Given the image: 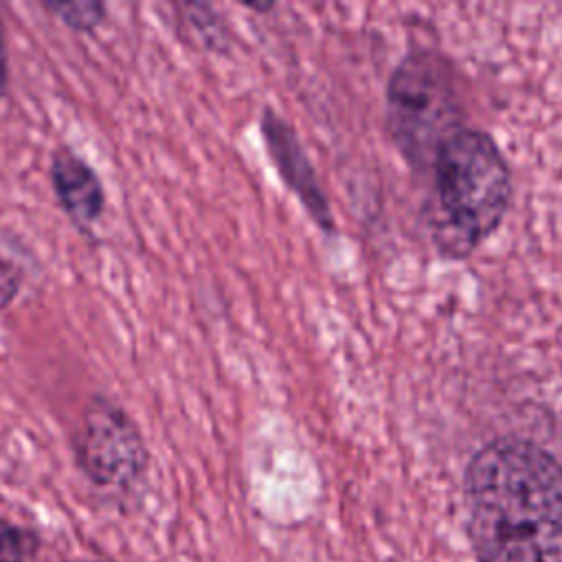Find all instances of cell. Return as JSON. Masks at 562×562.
<instances>
[{
  "instance_id": "1",
  "label": "cell",
  "mask_w": 562,
  "mask_h": 562,
  "mask_svg": "<svg viewBox=\"0 0 562 562\" xmlns=\"http://www.w3.org/2000/svg\"><path fill=\"white\" fill-rule=\"evenodd\" d=\"M479 562H562V463L525 439L483 446L465 470Z\"/></svg>"
},
{
  "instance_id": "2",
  "label": "cell",
  "mask_w": 562,
  "mask_h": 562,
  "mask_svg": "<svg viewBox=\"0 0 562 562\" xmlns=\"http://www.w3.org/2000/svg\"><path fill=\"white\" fill-rule=\"evenodd\" d=\"M430 167L448 248L463 255L501 224L512 200L509 167L492 136L470 127L443 140Z\"/></svg>"
},
{
  "instance_id": "3",
  "label": "cell",
  "mask_w": 562,
  "mask_h": 562,
  "mask_svg": "<svg viewBox=\"0 0 562 562\" xmlns=\"http://www.w3.org/2000/svg\"><path fill=\"white\" fill-rule=\"evenodd\" d=\"M389 123L406 160L424 169L437 149L463 127L457 79L446 57L432 50L406 55L389 81Z\"/></svg>"
},
{
  "instance_id": "4",
  "label": "cell",
  "mask_w": 562,
  "mask_h": 562,
  "mask_svg": "<svg viewBox=\"0 0 562 562\" xmlns=\"http://www.w3.org/2000/svg\"><path fill=\"white\" fill-rule=\"evenodd\" d=\"M75 452L86 476L101 487L132 485L149 459L136 422L105 395H94L86 404Z\"/></svg>"
},
{
  "instance_id": "5",
  "label": "cell",
  "mask_w": 562,
  "mask_h": 562,
  "mask_svg": "<svg viewBox=\"0 0 562 562\" xmlns=\"http://www.w3.org/2000/svg\"><path fill=\"white\" fill-rule=\"evenodd\" d=\"M261 132L266 138V147L272 156V162L277 165L285 184L299 195L312 220L323 231H331L334 217L329 211V202L318 184L316 171L312 169L294 130L272 110H266L261 119Z\"/></svg>"
},
{
  "instance_id": "6",
  "label": "cell",
  "mask_w": 562,
  "mask_h": 562,
  "mask_svg": "<svg viewBox=\"0 0 562 562\" xmlns=\"http://www.w3.org/2000/svg\"><path fill=\"white\" fill-rule=\"evenodd\" d=\"M50 184L66 217L81 233H90L105 209V189L94 167L77 151L61 147L50 158Z\"/></svg>"
},
{
  "instance_id": "7",
  "label": "cell",
  "mask_w": 562,
  "mask_h": 562,
  "mask_svg": "<svg viewBox=\"0 0 562 562\" xmlns=\"http://www.w3.org/2000/svg\"><path fill=\"white\" fill-rule=\"evenodd\" d=\"M44 9L77 33H90L108 18L103 2H46Z\"/></svg>"
},
{
  "instance_id": "8",
  "label": "cell",
  "mask_w": 562,
  "mask_h": 562,
  "mask_svg": "<svg viewBox=\"0 0 562 562\" xmlns=\"http://www.w3.org/2000/svg\"><path fill=\"white\" fill-rule=\"evenodd\" d=\"M33 551V536L0 516V562H26Z\"/></svg>"
},
{
  "instance_id": "9",
  "label": "cell",
  "mask_w": 562,
  "mask_h": 562,
  "mask_svg": "<svg viewBox=\"0 0 562 562\" xmlns=\"http://www.w3.org/2000/svg\"><path fill=\"white\" fill-rule=\"evenodd\" d=\"M22 288V270L7 257H0V312L7 310Z\"/></svg>"
},
{
  "instance_id": "10",
  "label": "cell",
  "mask_w": 562,
  "mask_h": 562,
  "mask_svg": "<svg viewBox=\"0 0 562 562\" xmlns=\"http://www.w3.org/2000/svg\"><path fill=\"white\" fill-rule=\"evenodd\" d=\"M9 83V55H7V35H4V22L0 18V99L7 92Z\"/></svg>"
}]
</instances>
